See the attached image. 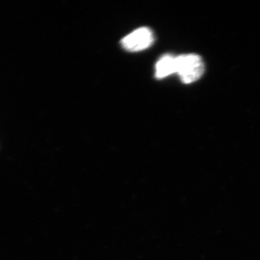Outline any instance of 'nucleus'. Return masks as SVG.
I'll list each match as a JSON object with an SVG mask.
<instances>
[{
	"label": "nucleus",
	"mask_w": 260,
	"mask_h": 260,
	"mask_svg": "<svg viewBox=\"0 0 260 260\" xmlns=\"http://www.w3.org/2000/svg\"><path fill=\"white\" fill-rule=\"evenodd\" d=\"M154 42L153 32L150 28H140L128 34L121 40V45L126 51L135 52L145 50Z\"/></svg>",
	"instance_id": "2"
},
{
	"label": "nucleus",
	"mask_w": 260,
	"mask_h": 260,
	"mask_svg": "<svg viewBox=\"0 0 260 260\" xmlns=\"http://www.w3.org/2000/svg\"><path fill=\"white\" fill-rule=\"evenodd\" d=\"M174 73H176L175 56L171 54L162 56L155 64V78L164 79Z\"/></svg>",
	"instance_id": "3"
},
{
	"label": "nucleus",
	"mask_w": 260,
	"mask_h": 260,
	"mask_svg": "<svg viewBox=\"0 0 260 260\" xmlns=\"http://www.w3.org/2000/svg\"><path fill=\"white\" fill-rule=\"evenodd\" d=\"M204 71V63L198 54H183L176 57V73L184 83H194L201 78Z\"/></svg>",
	"instance_id": "1"
}]
</instances>
